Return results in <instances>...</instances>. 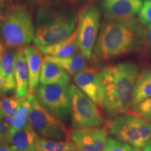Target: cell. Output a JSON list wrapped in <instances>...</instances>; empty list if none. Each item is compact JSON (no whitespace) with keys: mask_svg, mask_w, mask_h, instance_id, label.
<instances>
[{"mask_svg":"<svg viewBox=\"0 0 151 151\" xmlns=\"http://www.w3.org/2000/svg\"><path fill=\"white\" fill-rule=\"evenodd\" d=\"M76 85L99 107L104 108V96L100 71L94 67H86L73 76Z\"/></svg>","mask_w":151,"mask_h":151,"instance_id":"11","label":"cell"},{"mask_svg":"<svg viewBox=\"0 0 151 151\" xmlns=\"http://www.w3.org/2000/svg\"><path fill=\"white\" fill-rule=\"evenodd\" d=\"M132 111L148 121L151 122V97L143 100L137 106L134 107Z\"/></svg>","mask_w":151,"mask_h":151,"instance_id":"25","label":"cell"},{"mask_svg":"<svg viewBox=\"0 0 151 151\" xmlns=\"http://www.w3.org/2000/svg\"><path fill=\"white\" fill-rule=\"evenodd\" d=\"M143 148H132V151H143Z\"/></svg>","mask_w":151,"mask_h":151,"instance_id":"33","label":"cell"},{"mask_svg":"<svg viewBox=\"0 0 151 151\" xmlns=\"http://www.w3.org/2000/svg\"><path fill=\"white\" fill-rule=\"evenodd\" d=\"M14 74L16 96L22 99L26 97L29 92V71L22 48H19L16 52Z\"/></svg>","mask_w":151,"mask_h":151,"instance_id":"16","label":"cell"},{"mask_svg":"<svg viewBox=\"0 0 151 151\" xmlns=\"http://www.w3.org/2000/svg\"><path fill=\"white\" fill-rule=\"evenodd\" d=\"M143 5L141 0H102L101 9L109 20L133 18Z\"/></svg>","mask_w":151,"mask_h":151,"instance_id":"12","label":"cell"},{"mask_svg":"<svg viewBox=\"0 0 151 151\" xmlns=\"http://www.w3.org/2000/svg\"><path fill=\"white\" fill-rule=\"evenodd\" d=\"M108 133L105 127L73 129L70 130L69 142L76 151H103Z\"/></svg>","mask_w":151,"mask_h":151,"instance_id":"10","label":"cell"},{"mask_svg":"<svg viewBox=\"0 0 151 151\" xmlns=\"http://www.w3.org/2000/svg\"><path fill=\"white\" fill-rule=\"evenodd\" d=\"M101 12L96 6L89 4L81 11L78 25V43L80 52L88 60H92L99 31Z\"/></svg>","mask_w":151,"mask_h":151,"instance_id":"8","label":"cell"},{"mask_svg":"<svg viewBox=\"0 0 151 151\" xmlns=\"http://www.w3.org/2000/svg\"><path fill=\"white\" fill-rule=\"evenodd\" d=\"M132 148L127 143L122 142L113 137H108L103 151H132Z\"/></svg>","mask_w":151,"mask_h":151,"instance_id":"24","label":"cell"},{"mask_svg":"<svg viewBox=\"0 0 151 151\" xmlns=\"http://www.w3.org/2000/svg\"><path fill=\"white\" fill-rule=\"evenodd\" d=\"M4 116L2 111H1V109H0V120H1V119L4 118Z\"/></svg>","mask_w":151,"mask_h":151,"instance_id":"34","label":"cell"},{"mask_svg":"<svg viewBox=\"0 0 151 151\" xmlns=\"http://www.w3.org/2000/svg\"><path fill=\"white\" fill-rule=\"evenodd\" d=\"M71 105L70 115L74 129L100 127L106 120L97 104L74 84L69 86Z\"/></svg>","mask_w":151,"mask_h":151,"instance_id":"6","label":"cell"},{"mask_svg":"<svg viewBox=\"0 0 151 151\" xmlns=\"http://www.w3.org/2000/svg\"><path fill=\"white\" fill-rule=\"evenodd\" d=\"M5 48H6V47L4 46V45L3 43H1V41H0V58H1V55H2L3 53L4 52V51L6 50Z\"/></svg>","mask_w":151,"mask_h":151,"instance_id":"31","label":"cell"},{"mask_svg":"<svg viewBox=\"0 0 151 151\" xmlns=\"http://www.w3.org/2000/svg\"><path fill=\"white\" fill-rule=\"evenodd\" d=\"M147 35H148V41H149V43H150V45L151 47V24L148 25Z\"/></svg>","mask_w":151,"mask_h":151,"instance_id":"30","label":"cell"},{"mask_svg":"<svg viewBox=\"0 0 151 151\" xmlns=\"http://www.w3.org/2000/svg\"><path fill=\"white\" fill-rule=\"evenodd\" d=\"M27 61L29 71V92H34L39 86L41 67L43 65V53L37 46H24L22 48Z\"/></svg>","mask_w":151,"mask_h":151,"instance_id":"13","label":"cell"},{"mask_svg":"<svg viewBox=\"0 0 151 151\" xmlns=\"http://www.w3.org/2000/svg\"><path fill=\"white\" fill-rule=\"evenodd\" d=\"M36 95L45 108L59 118H65L70 113L71 99L68 85L41 84Z\"/></svg>","mask_w":151,"mask_h":151,"instance_id":"9","label":"cell"},{"mask_svg":"<svg viewBox=\"0 0 151 151\" xmlns=\"http://www.w3.org/2000/svg\"><path fill=\"white\" fill-rule=\"evenodd\" d=\"M39 138L37 132L27 122L20 129L11 132L8 143L16 151H32Z\"/></svg>","mask_w":151,"mask_h":151,"instance_id":"15","label":"cell"},{"mask_svg":"<svg viewBox=\"0 0 151 151\" xmlns=\"http://www.w3.org/2000/svg\"><path fill=\"white\" fill-rule=\"evenodd\" d=\"M151 97V70L143 71L139 75L134 91L133 107L143 100Z\"/></svg>","mask_w":151,"mask_h":151,"instance_id":"20","label":"cell"},{"mask_svg":"<svg viewBox=\"0 0 151 151\" xmlns=\"http://www.w3.org/2000/svg\"><path fill=\"white\" fill-rule=\"evenodd\" d=\"M77 19L63 14L39 16L34 39L35 46H50L63 40L72 34L77 27Z\"/></svg>","mask_w":151,"mask_h":151,"instance_id":"5","label":"cell"},{"mask_svg":"<svg viewBox=\"0 0 151 151\" xmlns=\"http://www.w3.org/2000/svg\"><path fill=\"white\" fill-rule=\"evenodd\" d=\"M22 100V98L20 99L16 96L0 99V109L2 111L4 116L9 118H14L20 108Z\"/></svg>","mask_w":151,"mask_h":151,"instance_id":"23","label":"cell"},{"mask_svg":"<svg viewBox=\"0 0 151 151\" xmlns=\"http://www.w3.org/2000/svg\"><path fill=\"white\" fill-rule=\"evenodd\" d=\"M42 53L48 56L67 58L72 56L79 50L78 43V26L71 35L63 40L50 46H37Z\"/></svg>","mask_w":151,"mask_h":151,"instance_id":"14","label":"cell"},{"mask_svg":"<svg viewBox=\"0 0 151 151\" xmlns=\"http://www.w3.org/2000/svg\"><path fill=\"white\" fill-rule=\"evenodd\" d=\"M41 84H65L68 85L70 81L69 73L59 65H56L44 58L41 67L40 78Z\"/></svg>","mask_w":151,"mask_h":151,"instance_id":"17","label":"cell"},{"mask_svg":"<svg viewBox=\"0 0 151 151\" xmlns=\"http://www.w3.org/2000/svg\"><path fill=\"white\" fill-rule=\"evenodd\" d=\"M139 75V67L132 62L109 65L100 71L103 109L111 116H119L132 110Z\"/></svg>","mask_w":151,"mask_h":151,"instance_id":"1","label":"cell"},{"mask_svg":"<svg viewBox=\"0 0 151 151\" xmlns=\"http://www.w3.org/2000/svg\"><path fill=\"white\" fill-rule=\"evenodd\" d=\"M32 151H35V150H32Z\"/></svg>","mask_w":151,"mask_h":151,"instance_id":"37","label":"cell"},{"mask_svg":"<svg viewBox=\"0 0 151 151\" xmlns=\"http://www.w3.org/2000/svg\"><path fill=\"white\" fill-rule=\"evenodd\" d=\"M35 151H76L73 145L67 141H57L39 137Z\"/></svg>","mask_w":151,"mask_h":151,"instance_id":"22","label":"cell"},{"mask_svg":"<svg viewBox=\"0 0 151 151\" xmlns=\"http://www.w3.org/2000/svg\"><path fill=\"white\" fill-rule=\"evenodd\" d=\"M148 1H151V0H148Z\"/></svg>","mask_w":151,"mask_h":151,"instance_id":"36","label":"cell"},{"mask_svg":"<svg viewBox=\"0 0 151 151\" xmlns=\"http://www.w3.org/2000/svg\"><path fill=\"white\" fill-rule=\"evenodd\" d=\"M139 21L140 23L146 25L151 24V1H147L143 4L139 12Z\"/></svg>","mask_w":151,"mask_h":151,"instance_id":"26","label":"cell"},{"mask_svg":"<svg viewBox=\"0 0 151 151\" xmlns=\"http://www.w3.org/2000/svg\"><path fill=\"white\" fill-rule=\"evenodd\" d=\"M143 151H151V141L147 143L146 146L143 149Z\"/></svg>","mask_w":151,"mask_h":151,"instance_id":"32","label":"cell"},{"mask_svg":"<svg viewBox=\"0 0 151 151\" xmlns=\"http://www.w3.org/2000/svg\"><path fill=\"white\" fill-rule=\"evenodd\" d=\"M4 0H0V9H1V4H2Z\"/></svg>","mask_w":151,"mask_h":151,"instance_id":"35","label":"cell"},{"mask_svg":"<svg viewBox=\"0 0 151 151\" xmlns=\"http://www.w3.org/2000/svg\"><path fill=\"white\" fill-rule=\"evenodd\" d=\"M15 58L16 53L12 50H6L0 58V74L4 79L5 93L16 90L15 80Z\"/></svg>","mask_w":151,"mask_h":151,"instance_id":"18","label":"cell"},{"mask_svg":"<svg viewBox=\"0 0 151 151\" xmlns=\"http://www.w3.org/2000/svg\"><path fill=\"white\" fill-rule=\"evenodd\" d=\"M27 122L35 131L44 138L62 139L69 142L70 130L59 118L41 104L36 95L30 109Z\"/></svg>","mask_w":151,"mask_h":151,"instance_id":"7","label":"cell"},{"mask_svg":"<svg viewBox=\"0 0 151 151\" xmlns=\"http://www.w3.org/2000/svg\"><path fill=\"white\" fill-rule=\"evenodd\" d=\"M104 127L118 140L143 148L151 141V123L134 111L109 119Z\"/></svg>","mask_w":151,"mask_h":151,"instance_id":"4","label":"cell"},{"mask_svg":"<svg viewBox=\"0 0 151 151\" xmlns=\"http://www.w3.org/2000/svg\"><path fill=\"white\" fill-rule=\"evenodd\" d=\"M4 94H5L4 79L1 76V75L0 74V97H1Z\"/></svg>","mask_w":151,"mask_h":151,"instance_id":"29","label":"cell"},{"mask_svg":"<svg viewBox=\"0 0 151 151\" xmlns=\"http://www.w3.org/2000/svg\"><path fill=\"white\" fill-rule=\"evenodd\" d=\"M35 28L29 11L20 6L0 9V41L8 48L27 46L34 41Z\"/></svg>","mask_w":151,"mask_h":151,"instance_id":"3","label":"cell"},{"mask_svg":"<svg viewBox=\"0 0 151 151\" xmlns=\"http://www.w3.org/2000/svg\"><path fill=\"white\" fill-rule=\"evenodd\" d=\"M11 124L0 120V143H8L11 135Z\"/></svg>","mask_w":151,"mask_h":151,"instance_id":"27","label":"cell"},{"mask_svg":"<svg viewBox=\"0 0 151 151\" xmlns=\"http://www.w3.org/2000/svg\"><path fill=\"white\" fill-rule=\"evenodd\" d=\"M137 27L134 18L106 22L94 47L92 59L98 62L132 51L137 44Z\"/></svg>","mask_w":151,"mask_h":151,"instance_id":"2","label":"cell"},{"mask_svg":"<svg viewBox=\"0 0 151 151\" xmlns=\"http://www.w3.org/2000/svg\"><path fill=\"white\" fill-rule=\"evenodd\" d=\"M46 59L59 65L65 69L69 75L75 76L87 67V58L81 52H78L72 56L58 58L54 56H45Z\"/></svg>","mask_w":151,"mask_h":151,"instance_id":"19","label":"cell"},{"mask_svg":"<svg viewBox=\"0 0 151 151\" xmlns=\"http://www.w3.org/2000/svg\"><path fill=\"white\" fill-rule=\"evenodd\" d=\"M35 97L36 94L34 92H29L26 97L22 98L20 108H19L16 116L13 120L12 124H11V132L20 129V128L24 127L27 124L28 116H29L33 100Z\"/></svg>","mask_w":151,"mask_h":151,"instance_id":"21","label":"cell"},{"mask_svg":"<svg viewBox=\"0 0 151 151\" xmlns=\"http://www.w3.org/2000/svg\"><path fill=\"white\" fill-rule=\"evenodd\" d=\"M0 151H16L8 143H0Z\"/></svg>","mask_w":151,"mask_h":151,"instance_id":"28","label":"cell"}]
</instances>
